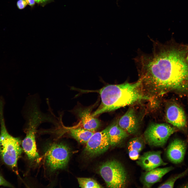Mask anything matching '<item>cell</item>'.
<instances>
[{
  "instance_id": "1",
  "label": "cell",
  "mask_w": 188,
  "mask_h": 188,
  "mask_svg": "<svg viewBox=\"0 0 188 188\" xmlns=\"http://www.w3.org/2000/svg\"><path fill=\"white\" fill-rule=\"evenodd\" d=\"M186 52L171 45L154 42L152 52L135 58L144 94L155 98L173 92L188 97Z\"/></svg>"
},
{
  "instance_id": "2",
  "label": "cell",
  "mask_w": 188,
  "mask_h": 188,
  "mask_svg": "<svg viewBox=\"0 0 188 188\" xmlns=\"http://www.w3.org/2000/svg\"><path fill=\"white\" fill-rule=\"evenodd\" d=\"M98 92L101 102L92 114L94 117L142 101L151 99L144 94L139 79L133 83L126 82L118 84H108L100 89Z\"/></svg>"
},
{
  "instance_id": "3",
  "label": "cell",
  "mask_w": 188,
  "mask_h": 188,
  "mask_svg": "<svg viewBox=\"0 0 188 188\" xmlns=\"http://www.w3.org/2000/svg\"><path fill=\"white\" fill-rule=\"evenodd\" d=\"M3 103L0 102V155L4 162L18 174L17 161L22 151L21 140L8 132L3 114Z\"/></svg>"
},
{
  "instance_id": "4",
  "label": "cell",
  "mask_w": 188,
  "mask_h": 188,
  "mask_svg": "<svg viewBox=\"0 0 188 188\" xmlns=\"http://www.w3.org/2000/svg\"><path fill=\"white\" fill-rule=\"evenodd\" d=\"M99 172L108 187H125L127 180L126 172L119 161L112 160L104 162L99 166Z\"/></svg>"
},
{
  "instance_id": "5",
  "label": "cell",
  "mask_w": 188,
  "mask_h": 188,
  "mask_svg": "<svg viewBox=\"0 0 188 188\" xmlns=\"http://www.w3.org/2000/svg\"><path fill=\"white\" fill-rule=\"evenodd\" d=\"M178 130L168 124L152 123L144 132V140L150 145L163 147L166 144L170 137Z\"/></svg>"
},
{
  "instance_id": "6",
  "label": "cell",
  "mask_w": 188,
  "mask_h": 188,
  "mask_svg": "<svg viewBox=\"0 0 188 188\" xmlns=\"http://www.w3.org/2000/svg\"><path fill=\"white\" fill-rule=\"evenodd\" d=\"M70 155L69 148L66 145L60 142L53 144L45 154L46 165L52 171L64 168L68 164Z\"/></svg>"
},
{
  "instance_id": "7",
  "label": "cell",
  "mask_w": 188,
  "mask_h": 188,
  "mask_svg": "<svg viewBox=\"0 0 188 188\" xmlns=\"http://www.w3.org/2000/svg\"><path fill=\"white\" fill-rule=\"evenodd\" d=\"M26 137L22 143L23 149L28 159L32 161L38 160L39 157L37 151L35 134L38 125L42 121L41 115L36 113L30 115Z\"/></svg>"
},
{
  "instance_id": "8",
  "label": "cell",
  "mask_w": 188,
  "mask_h": 188,
  "mask_svg": "<svg viewBox=\"0 0 188 188\" xmlns=\"http://www.w3.org/2000/svg\"><path fill=\"white\" fill-rule=\"evenodd\" d=\"M110 126L101 131L94 133L86 143L83 150L85 155L92 157L107 151L110 146L109 136Z\"/></svg>"
},
{
  "instance_id": "9",
  "label": "cell",
  "mask_w": 188,
  "mask_h": 188,
  "mask_svg": "<svg viewBox=\"0 0 188 188\" xmlns=\"http://www.w3.org/2000/svg\"><path fill=\"white\" fill-rule=\"evenodd\" d=\"M165 118L170 124L178 129L184 130L187 127L186 115L183 108L175 103L168 104L166 110Z\"/></svg>"
},
{
  "instance_id": "10",
  "label": "cell",
  "mask_w": 188,
  "mask_h": 188,
  "mask_svg": "<svg viewBox=\"0 0 188 188\" xmlns=\"http://www.w3.org/2000/svg\"><path fill=\"white\" fill-rule=\"evenodd\" d=\"M160 151H149L139 156L136 162L137 164L146 171L167 164L161 157Z\"/></svg>"
},
{
  "instance_id": "11",
  "label": "cell",
  "mask_w": 188,
  "mask_h": 188,
  "mask_svg": "<svg viewBox=\"0 0 188 188\" xmlns=\"http://www.w3.org/2000/svg\"><path fill=\"white\" fill-rule=\"evenodd\" d=\"M118 122L119 125L129 134H136L139 128V119L133 107L130 108Z\"/></svg>"
},
{
  "instance_id": "12",
  "label": "cell",
  "mask_w": 188,
  "mask_h": 188,
  "mask_svg": "<svg viewBox=\"0 0 188 188\" xmlns=\"http://www.w3.org/2000/svg\"><path fill=\"white\" fill-rule=\"evenodd\" d=\"M186 149V144L184 141L175 139L167 147L166 152L167 158L173 163H180L184 159Z\"/></svg>"
},
{
  "instance_id": "13",
  "label": "cell",
  "mask_w": 188,
  "mask_h": 188,
  "mask_svg": "<svg viewBox=\"0 0 188 188\" xmlns=\"http://www.w3.org/2000/svg\"><path fill=\"white\" fill-rule=\"evenodd\" d=\"M173 169L172 166L163 168L157 167L144 173L140 179L143 187H151L154 184L159 181L164 175Z\"/></svg>"
},
{
  "instance_id": "14",
  "label": "cell",
  "mask_w": 188,
  "mask_h": 188,
  "mask_svg": "<svg viewBox=\"0 0 188 188\" xmlns=\"http://www.w3.org/2000/svg\"><path fill=\"white\" fill-rule=\"evenodd\" d=\"M91 108L84 109L78 113L83 128L95 132L100 126L101 123L98 119L93 116L91 113Z\"/></svg>"
},
{
  "instance_id": "15",
  "label": "cell",
  "mask_w": 188,
  "mask_h": 188,
  "mask_svg": "<svg viewBox=\"0 0 188 188\" xmlns=\"http://www.w3.org/2000/svg\"><path fill=\"white\" fill-rule=\"evenodd\" d=\"M128 136L129 134L119 125L118 122L110 125L109 136L110 146L117 145Z\"/></svg>"
},
{
  "instance_id": "16",
  "label": "cell",
  "mask_w": 188,
  "mask_h": 188,
  "mask_svg": "<svg viewBox=\"0 0 188 188\" xmlns=\"http://www.w3.org/2000/svg\"><path fill=\"white\" fill-rule=\"evenodd\" d=\"M145 140L141 137L133 138L130 140L127 148L130 158L132 160H137L140 153L144 148Z\"/></svg>"
},
{
  "instance_id": "17",
  "label": "cell",
  "mask_w": 188,
  "mask_h": 188,
  "mask_svg": "<svg viewBox=\"0 0 188 188\" xmlns=\"http://www.w3.org/2000/svg\"><path fill=\"white\" fill-rule=\"evenodd\" d=\"M70 135L81 143L86 144L95 133L83 128H71L68 129Z\"/></svg>"
},
{
  "instance_id": "18",
  "label": "cell",
  "mask_w": 188,
  "mask_h": 188,
  "mask_svg": "<svg viewBox=\"0 0 188 188\" xmlns=\"http://www.w3.org/2000/svg\"><path fill=\"white\" fill-rule=\"evenodd\" d=\"M77 179L80 187L81 188L103 187L97 181L92 179L78 177L77 178Z\"/></svg>"
},
{
  "instance_id": "19",
  "label": "cell",
  "mask_w": 188,
  "mask_h": 188,
  "mask_svg": "<svg viewBox=\"0 0 188 188\" xmlns=\"http://www.w3.org/2000/svg\"><path fill=\"white\" fill-rule=\"evenodd\" d=\"M188 173V167L184 171L170 178L165 182L160 184L158 188H173L175 181L177 179L182 178Z\"/></svg>"
},
{
  "instance_id": "20",
  "label": "cell",
  "mask_w": 188,
  "mask_h": 188,
  "mask_svg": "<svg viewBox=\"0 0 188 188\" xmlns=\"http://www.w3.org/2000/svg\"><path fill=\"white\" fill-rule=\"evenodd\" d=\"M27 5L25 0H18L16 2L17 7L20 10L24 9Z\"/></svg>"
},
{
  "instance_id": "21",
  "label": "cell",
  "mask_w": 188,
  "mask_h": 188,
  "mask_svg": "<svg viewBox=\"0 0 188 188\" xmlns=\"http://www.w3.org/2000/svg\"><path fill=\"white\" fill-rule=\"evenodd\" d=\"M0 186H3L11 187H13V186L11 184L7 181L2 176L0 175Z\"/></svg>"
},
{
  "instance_id": "22",
  "label": "cell",
  "mask_w": 188,
  "mask_h": 188,
  "mask_svg": "<svg viewBox=\"0 0 188 188\" xmlns=\"http://www.w3.org/2000/svg\"><path fill=\"white\" fill-rule=\"evenodd\" d=\"M27 5L31 7H33L35 5L36 2L34 0H25Z\"/></svg>"
},
{
  "instance_id": "23",
  "label": "cell",
  "mask_w": 188,
  "mask_h": 188,
  "mask_svg": "<svg viewBox=\"0 0 188 188\" xmlns=\"http://www.w3.org/2000/svg\"><path fill=\"white\" fill-rule=\"evenodd\" d=\"M37 3L41 4L42 5H44L47 3H48L46 0H34Z\"/></svg>"
},
{
  "instance_id": "24",
  "label": "cell",
  "mask_w": 188,
  "mask_h": 188,
  "mask_svg": "<svg viewBox=\"0 0 188 188\" xmlns=\"http://www.w3.org/2000/svg\"><path fill=\"white\" fill-rule=\"evenodd\" d=\"M183 187L185 188H188V183L185 185Z\"/></svg>"
},
{
  "instance_id": "25",
  "label": "cell",
  "mask_w": 188,
  "mask_h": 188,
  "mask_svg": "<svg viewBox=\"0 0 188 188\" xmlns=\"http://www.w3.org/2000/svg\"><path fill=\"white\" fill-rule=\"evenodd\" d=\"M186 61L188 63V55L186 56Z\"/></svg>"
},
{
  "instance_id": "26",
  "label": "cell",
  "mask_w": 188,
  "mask_h": 188,
  "mask_svg": "<svg viewBox=\"0 0 188 188\" xmlns=\"http://www.w3.org/2000/svg\"><path fill=\"white\" fill-rule=\"evenodd\" d=\"M49 2H50L51 0H47Z\"/></svg>"
}]
</instances>
